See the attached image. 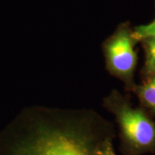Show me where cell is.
<instances>
[{
  "mask_svg": "<svg viewBox=\"0 0 155 155\" xmlns=\"http://www.w3.org/2000/svg\"><path fill=\"white\" fill-rule=\"evenodd\" d=\"M119 120L126 137L136 146H150L155 141V127L142 112L124 107Z\"/></svg>",
  "mask_w": 155,
  "mask_h": 155,
  "instance_id": "cell-2",
  "label": "cell"
},
{
  "mask_svg": "<svg viewBox=\"0 0 155 155\" xmlns=\"http://www.w3.org/2000/svg\"><path fill=\"white\" fill-rule=\"evenodd\" d=\"M139 94L147 105L155 111V76L141 87Z\"/></svg>",
  "mask_w": 155,
  "mask_h": 155,
  "instance_id": "cell-3",
  "label": "cell"
},
{
  "mask_svg": "<svg viewBox=\"0 0 155 155\" xmlns=\"http://www.w3.org/2000/svg\"><path fill=\"white\" fill-rule=\"evenodd\" d=\"M97 155H116L114 153L113 148L110 143H106V144L103 147L102 149L98 151Z\"/></svg>",
  "mask_w": 155,
  "mask_h": 155,
  "instance_id": "cell-6",
  "label": "cell"
},
{
  "mask_svg": "<svg viewBox=\"0 0 155 155\" xmlns=\"http://www.w3.org/2000/svg\"><path fill=\"white\" fill-rule=\"evenodd\" d=\"M131 35L133 40H137L155 38V21L149 25L137 27Z\"/></svg>",
  "mask_w": 155,
  "mask_h": 155,
  "instance_id": "cell-5",
  "label": "cell"
},
{
  "mask_svg": "<svg viewBox=\"0 0 155 155\" xmlns=\"http://www.w3.org/2000/svg\"><path fill=\"white\" fill-rule=\"evenodd\" d=\"M146 69L150 74L155 73V38L147 39Z\"/></svg>",
  "mask_w": 155,
  "mask_h": 155,
  "instance_id": "cell-4",
  "label": "cell"
},
{
  "mask_svg": "<svg viewBox=\"0 0 155 155\" xmlns=\"http://www.w3.org/2000/svg\"><path fill=\"white\" fill-rule=\"evenodd\" d=\"M133 39L127 30H120L106 45V51L111 68L119 75H127L133 71L137 61Z\"/></svg>",
  "mask_w": 155,
  "mask_h": 155,
  "instance_id": "cell-1",
  "label": "cell"
}]
</instances>
